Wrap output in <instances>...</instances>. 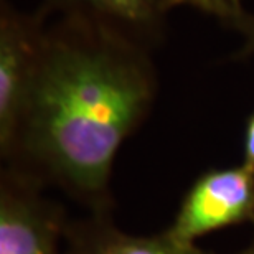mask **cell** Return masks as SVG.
Instances as JSON below:
<instances>
[{
	"instance_id": "1",
	"label": "cell",
	"mask_w": 254,
	"mask_h": 254,
	"mask_svg": "<svg viewBox=\"0 0 254 254\" xmlns=\"http://www.w3.org/2000/svg\"><path fill=\"white\" fill-rule=\"evenodd\" d=\"M152 52L104 25L60 17L3 167L55 184L89 213L113 211L111 175L157 96Z\"/></svg>"
},
{
	"instance_id": "2",
	"label": "cell",
	"mask_w": 254,
	"mask_h": 254,
	"mask_svg": "<svg viewBox=\"0 0 254 254\" xmlns=\"http://www.w3.org/2000/svg\"><path fill=\"white\" fill-rule=\"evenodd\" d=\"M47 15L22 12L7 0L0 3V159L13 154L28 96L42 60Z\"/></svg>"
},
{
	"instance_id": "3",
	"label": "cell",
	"mask_w": 254,
	"mask_h": 254,
	"mask_svg": "<svg viewBox=\"0 0 254 254\" xmlns=\"http://www.w3.org/2000/svg\"><path fill=\"white\" fill-rule=\"evenodd\" d=\"M68 215L45 195V184L28 172H0V254H69Z\"/></svg>"
},
{
	"instance_id": "4",
	"label": "cell",
	"mask_w": 254,
	"mask_h": 254,
	"mask_svg": "<svg viewBox=\"0 0 254 254\" xmlns=\"http://www.w3.org/2000/svg\"><path fill=\"white\" fill-rule=\"evenodd\" d=\"M243 223L254 225V169L246 164L210 169L193 182L164 233L182 245Z\"/></svg>"
},
{
	"instance_id": "5",
	"label": "cell",
	"mask_w": 254,
	"mask_h": 254,
	"mask_svg": "<svg viewBox=\"0 0 254 254\" xmlns=\"http://www.w3.org/2000/svg\"><path fill=\"white\" fill-rule=\"evenodd\" d=\"M40 10L104 25L150 52L164 40L170 12L165 0H43Z\"/></svg>"
},
{
	"instance_id": "6",
	"label": "cell",
	"mask_w": 254,
	"mask_h": 254,
	"mask_svg": "<svg viewBox=\"0 0 254 254\" xmlns=\"http://www.w3.org/2000/svg\"><path fill=\"white\" fill-rule=\"evenodd\" d=\"M66 246L69 254H213L196 245H182L164 231L154 236L126 233L116 226L111 213L68 220Z\"/></svg>"
},
{
	"instance_id": "7",
	"label": "cell",
	"mask_w": 254,
	"mask_h": 254,
	"mask_svg": "<svg viewBox=\"0 0 254 254\" xmlns=\"http://www.w3.org/2000/svg\"><path fill=\"white\" fill-rule=\"evenodd\" d=\"M165 2L170 10L182 7V5L193 7L203 13L218 18L225 27L245 10L243 0H165Z\"/></svg>"
},
{
	"instance_id": "8",
	"label": "cell",
	"mask_w": 254,
	"mask_h": 254,
	"mask_svg": "<svg viewBox=\"0 0 254 254\" xmlns=\"http://www.w3.org/2000/svg\"><path fill=\"white\" fill-rule=\"evenodd\" d=\"M226 27L231 28L233 32H236L243 40L240 57L254 55V15L248 12V10H243Z\"/></svg>"
},
{
	"instance_id": "9",
	"label": "cell",
	"mask_w": 254,
	"mask_h": 254,
	"mask_svg": "<svg viewBox=\"0 0 254 254\" xmlns=\"http://www.w3.org/2000/svg\"><path fill=\"white\" fill-rule=\"evenodd\" d=\"M243 164L254 169V111L246 121L245 137H243Z\"/></svg>"
},
{
	"instance_id": "10",
	"label": "cell",
	"mask_w": 254,
	"mask_h": 254,
	"mask_svg": "<svg viewBox=\"0 0 254 254\" xmlns=\"http://www.w3.org/2000/svg\"><path fill=\"white\" fill-rule=\"evenodd\" d=\"M238 254H254V236H253V240H251L250 245H248V246L245 248V250L240 251Z\"/></svg>"
}]
</instances>
